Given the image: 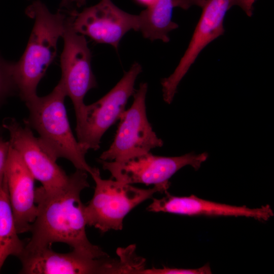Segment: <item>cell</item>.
Here are the masks:
<instances>
[{"instance_id":"44dd1931","label":"cell","mask_w":274,"mask_h":274,"mask_svg":"<svg viewBox=\"0 0 274 274\" xmlns=\"http://www.w3.org/2000/svg\"><path fill=\"white\" fill-rule=\"evenodd\" d=\"M256 0H236V6L241 7L248 16L253 14V5Z\"/></svg>"},{"instance_id":"cb8c5ba5","label":"cell","mask_w":274,"mask_h":274,"mask_svg":"<svg viewBox=\"0 0 274 274\" xmlns=\"http://www.w3.org/2000/svg\"><path fill=\"white\" fill-rule=\"evenodd\" d=\"M2 128L1 127H0V132H1V131H2Z\"/></svg>"},{"instance_id":"ac0fdd59","label":"cell","mask_w":274,"mask_h":274,"mask_svg":"<svg viewBox=\"0 0 274 274\" xmlns=\"http://www.w3.org/2000/svg\"><path fill=\"white\" fill-rule=\"evenodd\" d=\"M140 273L144 274H210L211 267L208 264L195 269H183L164 267L162 268H144Z\"/></svg>"},{"instance_id":"3957f363","label":"cell","mask_w":274,"mask_h":274,"mask_svg":"<svg viewBox=\"0 0 274 274\" xmlns=\"http://www.w3.org/2000/svg\"><path fill=\"white\" fill-rule=\"evenodd\" d=\"M66 96L60 80L49 94L37 95L26 101L29 115L24 123L38 133L40 143L55 160L65 158L76 169L90 174L94 167L87 162V152L75 138L70 127L64 105Z\"/></svg>"},{"instance_id":"277c9868","label":"cell","mask_w":274,"mask_h":274,"mask_svg":"<svg viewBox=\"0 0 274 274\" xmlns=\"http://www.w3.org/2000/svg\"><path fill=\"white\" fill-rule=\"evenodd\" d=\"M95 184L92 198L85 206L87 225L101 232L111 229L121 230L124 217L136 206L152 198L156 192L162 193L157 187L141 189L117 180L101 178L98 168L90 174Z\"/></svg>"},{"instance_id":"5bb4252c","label":"cell","mask_w":274,"mask_h":274,"mask_svg":"<svg viewBox=\"0 0 274 274\" xmlns=\"http://www.w3.org/2000/svg\"><path fill=\"white\" fill-rule=\"evenodd\" d=\"M165 194L166 195L160 199L153 198L147 210L189 216L245 217L262 221H267L274 215L268 204L251 209L207 200L194 195L176 196L168 192Z\"/></svg>"},{"instance_id":"d6986e66","label":"cell","mask_w":274,"mask_h":274,"mask_svg":"<svg viewBox=\"0 0 274 274\" xmlns=\"http://www.w3.org/2000/svg\"><path fill=\"white\" fill-rule=\"evenodd\" d=\"M10 143L0 136V192L6 184V169L8 160Z\"/></svg>"},{"instance_id":"ffe728a7","label":"cell","mask_w":274,"mask_h":274,"mask_svg":"<svg viewBox=\"0 0 274 274\" xmlns=\"http://www.w3.org/2000/svg\"><path fill=\"white\" fill-rule=\"evenodd\" d=\"M175 7H179L184 10H188L193 6H197L200 8L203 6L206 0H172Z\"/></svg>"},{"instance_id":"6da1fadb","label":"cell","mask_w":274,"mask_h":274,"mask_svg":"<svg viewBox=\"0 0 274 274\" xmlns=\"http://www.w3.org/2000/svg\"><path fill=\"white\" fill-rule=\"evenodd\" d=\"M87 178L86 172L76 169L69 175L67 184L60 190L48 193L42 186L36 189L38 213L30 226L31 236L24 252H31L50 248L55 243H62L89 258L109 257L99 247L91 244L86 235L85 205L80 194L89 187Z\"/></svg>"},{"instance_id":"2e32d148","label":"cell","mask_w":274,"mask_h":274,"mask_svg":"<svg viewBox=\"0 0 274 274\" xmlns=\"http://www.w3.org/2000/svg\"><path fill=\"white\" fill-rule=\"evenodd\" d=\"M18 234L6 180L4 188L0 192V271L9 256L19 258L24 252L25 245Z\"/></svg>"},{"instance_id":"9a60e30c","label":"cell","mask_w":274,"mask_h":274,"mask_svg":"<svg viewBox=\"0 0 274 274\" xmlns=\"http://www.w3.org/2000/svg\"><path fill=\"white\" fill-rule=\"evenodd\" d=\"M174 8L172 0H154L138 15V31L151 41L168 43L169 32L179 27L172 20Z\"/></svg>"},{"instance_id":"7402d4cb","label":"cell","mask_w":274,"mask_h":274,"mask_svg":"<svg viewBox=\"0 0 274 274\" xmlns=\"http://www.w3.org/2000/svg\"><path fill=\"white\" fill-rule=\"evenodd\" d=\"M87 0H61L60 4V9H69L73 4H75L78 7L84 5Z\"/></svg>"},{"instance_id":"7c38bea8","label":"cell","mask_w":274,"mask_h":274,"mask_svg":"<svg viewBox=\"0 0 274 274\" xmlns=\"http://www.w3.org/2000/svg\"><path fill=\"white\" fill-rule=\"evenodd\" d=\"M19 259L22 264L20 273L25 274H118L123 271L120 259L91 258L73 250L61 253L47 248L24 252Z\"/></svg>"},{"instance_id":"ba28073f","label":"cell","mask_w":274,"mask_h":274,"mask_svg":"<svg viewBox=\"0 0 274 274\" xmlns=\"http://www.w3.org/2000/svg\"><path fill=\"white\" fill-rule=\"evenodd\" d=\"M62 38L64 45L60 57V80L73 104L78 121L85 106L84 97L90 89L97 87V82L91 67L92 55L87 42L84 36L74 30L70 12Z\"/></svg>"},{"instance_id":"8992f818","label":"cell","mask_w":274,"mask_h":274,"mask_svg":"<svg viewBox=\"0 0 274 274\" xmlns=\"http://www.w3.org/2000/svg\"><path fill=\"white\" fill-rule=\"evenodd\" d=\"M208 156L207 153H190L180 156L164 157L149 152L120 162L98 161L117 181L128 184L153 185L166 193L170 185L169 180L176 172L186 165L197 170Z\"/></svg>"},{"instance_id":"5b68a950","label":"cell","mask_w":274,"mask_h":274,"mask_svg":"<svg viewBox=\"0 0 274 274\" xmlns=\"http://www.w3.org/2000/svg\"><path fill=\"white\" fill-rule=\"evenodd\" d=\"M142 71L141 65L134 62L106 95L93 104L85 105L81 118L76 122V131L77 141L87 153L99 148L104 134L120 119L129 98L135 92V82Z\"/></svg>"},{"instance_id":"30bf717a","label":"cell","mask_w":274,"mask_h":274,"mask_svg":"<svg viewBox=\"0 0 274 274\" xmlns=\"http://www.w3.org/2000/svg\"><path fill=\"white\" fill-rule=\"evenodd\" d=\"M74 30L96 43L112 46L118 50L120 41L129 31L139 30V16L128 13L111 0H100L80 12L70 11Z\"/></svg>"},{"instance_id":"603a6c76","label":"cell","mask_w":274,"mask_h":274,"mask_svg":"<svg viewBox=\"0 0 274 274\" xmlns=\"http://www.w3.org/2000/svg\"><path fill=\"white\" fill-rule=\"evenodd\" d=\"M141 4L148 6L152 3L154 0H136Z\"/></svg>"},{"instance_id":"7a4b0ae2","label":"cell","mask_w":274,"mask_h":274,"mask_svg":"<svg viewBox=\"0 0 274 274\" xmlns=\"http://www.w3.org/2000/svg\"><path fill=\"white\" fill-rule=\"evenodd\" d=\"M25 13L34 24L25 50L14 67L18 94L24 102L37 95L38 85L56 55L67 15L60 9L51 12L41 0L34 1Z\"/></svg>"},{"instance_id":"e0dca14e","label":"cell","mask_w":274,"mask_h":274,"mask_svg":"<svg viewBox=\"0 0 274 274\" xmlns=\"http://www.w3.org/2000/svg\"><path fill=\"white\" fill-rule=\"evenodd\" d=\"M14 63L0 54V107L9 97L18 94L14 74Z\"/></svg>"},{"instance_id":"4fadbf2b","label":"cell","mask_w":274,"mask_h":274,"mask_svg":"<svg viewBox=\"0 0 274 274\" xmlns=\"http://www.w3.org/2000/svg\"><path fill=\"white\" fill-rule=\"evenodd\" d=\"M35 180L18 151L10 143L6 180L18 233L29 231L37 215Z\"/></svg>"},{"instance_id":"8fae6325","label":"cell","mask_w":274,"mask_h":274,"mask_svg":"<svg viewBox=\"0 0 274 274\" xmlns=\"http://www.w3.org/2000/svg\"><path fill=\"white\" fill-rule=\"evenodd\" d=\"M2 126L10 134L9 142L18 151L34 178L40 182L45 191L51 193L64 188L69 176L59 166L26 124L15 118H6Z\"/></svg>"},{"instance_id":"52a82bcc","label":"cell","mask_w":274,"mask_h":274,"mask_svg":"<svg viewBox=\"0 0 274 274\" xmlns=\"http://www.w3.org/2000/svg\"><path fill=\"white\" fill-rule=\"evenodd\" d=\"M148 84L135 90L131 107L123 113L114 141L99 159L120 162L150 152L163 146L149 122L146 107Z\"/></svg>"},{"instance_id":"9c48e42d","label":"cell","mask_w":274,"mask_h":274,"mask_svg":"<svg viewBox=\"0 0 274 274\" xmlns=\"http://www.w3.org/2000/svg\"><path fill=\"white\" fill-rule=\"evenodd\" d=\"M236 6V0H206L202 13L188 46L172 74L161 80L163 98L170 104L177 87L201 51L211 42L222 35L227 11Z\"/></svg>"}]
</instances>
